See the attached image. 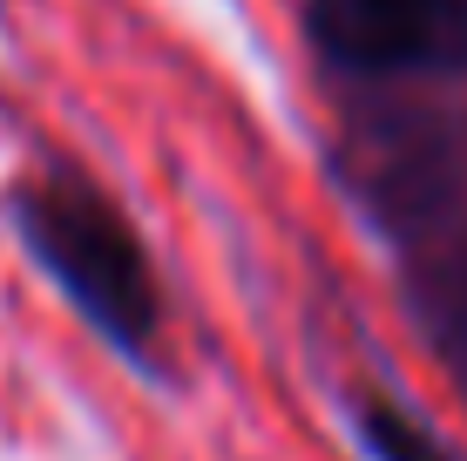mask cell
Here are the masks:
<instances>
[{
	"label": "cell",
	"instance_id": "cell-2",
	"mask_svg": "<svg viewBox=\"0 0 467 461\" xmlns=\"http://www.w3.org/2000/svg\"><path fill=\"white\" fill-rule=\"evenodd\" d=\"M305 35L346 75H454L467 0H305Z\"/></svg>",
	"mask_w": 467,
	"mask_h": 461
},
{
	"label": "cell",
	"instance_id": "cell-1",
	"mask_svg": "<svg viewBox=\"0 0 467 461\" xmlns=\"http://www.w3.org/2000/svg\"><path fill=\"white\" fill-rule=\"evenodd\" d=\"M7 225L35 272L75 306L109 353H122L136 373L163 367V285L150 272L136 225L95 177L68 163H41L7 190Z\"/></svg>",
	"mask_w": 467,
	"mask_h": 461
},
{
	"label": "cell",
	"instance_id": "cell-3",
	"mask_svg": "<svg viewBox=\"0 0 467 461\" xmlns=\"http://www.w3.org/2000/svg\"><path fill=\"white\" fill-rule=\"evenodd\" d=\"M352 427H359V448L373 461H447L441 441H433L407 407H393L386 393H359V401H352Z\"/></svg>",
	"mask_w": 467,
	"mask_h": 461
}]
</instances>
